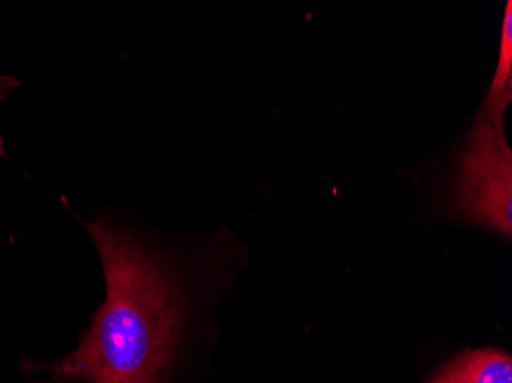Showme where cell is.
<instances>
[{
    "label": "cell",
    "mask_w": 512,
    "mask_h": 383,
    "mask_svg": "<svg viewBox=\"0 0 512 383\" xmlns=\"http://www.w3.org/2000/svg\"><path fill=\"white\" fill-rule=\"evenodd\" d=\"M99 250L106 301L76 351L53 367V383H161L181 333L171 273L134 235L103 220L86 224Z\"/></svg>",
    "instance_id": "1"
},
{
    "label": "cell",
    "mask_w": 512,
    "mask_h": 383,
    "mask_svg": "<svg viewBox=\"0 0 512 383\" xmlns=\"http://www.w3.org/2000/svg\"><path fill=\"white\" fill-rule=\"evenodd\" d=\"M450 192L454 212L511 238L512 152L503 115L480 111L463 145Z\"/></svg>",
    "instance_id": "2"
},
{
    "label": "cell",
    "mask_w": 512,
    "mask_h": 383,
    "mask_svg": "<svg viewBox=\"0 0 512 383\" xmlns=\"http://www.w3.org/2000/svg\"><path fill=\"white\" fill-rule=\"evenodd\" d=\"M433 383H512V359L497 348L465 351L448 362Z\"/></svg>",
    "instance_id": "3"
},
{
    "label": "cell",
    "mask_w": 512,
    "mask_h": 383,
    "mask_svg": "<svg viewBox=\"0 0 512 383\" xmlns=\"http://www.w3.org/2000/svg\"><path fill=\"white\" fill-rule=\"evenodd\" d=\"M512 99V4H506L503 19L502 40H500V56L496 74L486 95L483 108L497 114H505Z\"/></svg>",
    "instance_id": "4"
},
{
    "label": "cell",
    "mask_w": 512,
    "mask_h": 383,
    "mask_svg": "<svg viewBox=\"0 0 512 383\" xmlns=\"http://www.w3.org/2000/svg\"><path fill=\"white\" fill-rule=\"evenodd\" d=\"M20 85L16 77L0 76V100L7 99L8 95ZM0 155H5L4 141L0 138Z\"/></svg>",
    "instance_id": "5"
}]
</instances>
